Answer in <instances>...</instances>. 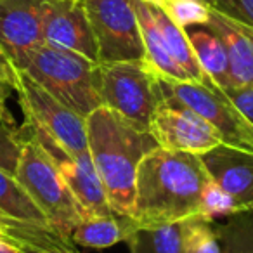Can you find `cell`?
Masks as SVG:
<instances>
[{
    "label": "cell",
    "instance_id": "1",
    "mask_svg": "<svg viewBox=\"0 0 253 253\" xmlns=\"http://www.w3.org/2000/svg\"><path fill=\"white\" fill-rule=\"evenodd\" d=\"M208 184L210 177L198 155L153 149L137 169L134 218L139 225H160L203 215Z\"/></svg>",
    "mask_w": 253,
    "mask_h": 253
},
{
    "label": "cell",
    "instance_id": "2",
    "mask_svg": "<svg viewBox=\"0 0 253 253\" xmlns=\"http://www.w3.org/2000/svg\"><path fill=\"white\" fill-rule=\"evenodd\" d=\"M88 153L104 187L113 211L134 217L135 177L139 163L160 148L151 132H142L108 108L94 109L87 116Z\"/></svg>",
    "mask_w": 253,
    "mask_h": 253
},
{
    "label": "cell",
    "instance_id": "3",
    "mask_svg": "<svg viewBox=\"0 0 253 253\" xmlns=\"http://www.w3.org/2000/svg\"><path fill=\"white\" fill-rule=\"evenodd\" d=\"M21 71L84 118L102 106L99 63L77 52L42 43L30 52Z\"/></svg>",
    "mask_w": 253,
    "mask_h": 253
},
{
    "label": "cell",
    "instance_id": "4",
    "mask_svg": "<svg viewBox=\"0 0 253 253\" xmlns=\"http://www.w3.org/2000/svg\"><path fill=\"white\" fill-rule=\"evenodd\" d=\"M21 155L14 177L28 193L33 203L45 215L47 222L56 231L70 238L73 227L82 220V210L66 186L63 175L49 153L42 148L30 126L23 123Z\"/></svg>",
    "mask_w": 253,
    "mask_h": 253
},
{
    "label": "cell",
    "instance_id": "5",
    "mask_svg": "<svg viewBox=\"0 0 253 253\" xmlns=\"http://www.w3.org/2000/svg\"><path fill=\"white\" fill-rule=\"evenodd\" d=\"M102 106L128 125L149 132L156 108L163 101L158 73L146 61L99 63Z\"/></svg>",
    "mask_w": 253,
    "mask_h": 253
},
{
    "label": "cell",
    "instance_id": "6",
    "mask_svg": "<svg viewBox=\"0 0 253 253\" xmlns=\"http://www.w3.org/2000/svg\"><path fill=\"white\" fill-rule=\"evenodd\" d=\"M163 97L173 99L203 116L222 139V144L253 153V125L229 101L225 92L205 77L203 82L160 77Z\"/></svg>",
    "mask_w": 253,
    "mask_h": 253
},
{
    "label": "cell",
    "instance_id": "7",
    "mask_svg": "<svg viewBox=\"0 0 253 253\" xmlns=\"http://www.w3.org/2000/svg\"><path fill=\"white\" fill-rule=\"evenodd\" d=\"M25 123L54 141L68 155L88 151L87 120L56 99L42 85L30 78L25 71H18L14 85Z\"/></svg>",
    "mask_w": 253,
    "mask_h": 253
},
{
    "label": "cell",
    "instance_id": "8",
    "mask_svg": "<svg viewBox=\"0 0 253 253\" xmlns=\"http://www.w3.org/2000/svg\"><path fill=\"white\" fill-rule=\"evenodd\" d=\"M99 63L144 61V45L132 0H84Z\"/></svg>",
    "mask_w": 253,
    "mask_h": 253
},
{
    "label": "cell",
    "instance_id": "9",
    "mask_svg": "<svg viewBox=\"0 0 253 253\" xmlns=\"http://www.w3.org/2000/svg\"><path fill=\"white\" fill-rule=\"evenodd\" d=\"M149 132L160 148L193 153L198 156L222 144L218 132L203 116L167 97L156 108Z\"/></svg>",
    "mask_w": 253,
    "mask_h": 253
},
{
    "label": "cell",
    "instance_id": "10",
    "mask_svg": "<svg viewBox=\"0 0 253 253\" xmlns=\"http://www.w3.org/2000/svg\"><path fill=\"white\" fill-rule=\"evenodd\" d=\"M28 125V123H25ZM30 126V125H28ZM42 148L49 153L52 162L56 163L57 170L63 175L66 186L70 187L71 194L77 200L78 207L82 210L84 217L88 215H108L113 213L111 207L106 198L104 187L99 179V173L92 162V156L88 151L80 153V155H68L64 149H61L54 141L45 137L43 134L37 132L30 126Z\"/></svg>",
    "mask_w": 253,
    "mask_h": 253
},
{
    "label": "cell",
    "instance_id": "11",
    "mask_svg": "<svg viewBox=\"0 0 253 253\" xmlns=\"http://www.w3.org/2000/svg\"><path fill=\"white\" fill-rule=\"evenodd\" d=\"M43 43L71 50L99 63L84 0H45L42 11Z\"/></svg>",
    "mask_w": 253,
    "mask_h": 253
},
{
    "label": "cell",
    "instance_id": "12",
    "mask_svg": "<svg viewBox=\"0 0 253 253\" xmlns=\"http://www.w3.org/2000/svg\"><path fill=\"white\" fill-rule=\"evenodd\" d=\"M43 4L45 0H0V43L18 70L43 43Z\"/></svg>",
    "mask_w": 253,
    "mask_h": 253
},
{
    "label": "cell",
    "instance_id": "13",
    "mask_svg": "<svg viewBox=\"0 0 253 253\" xmlns=\"http://www.w3.org/2000/svg\"><path fill=\"white\" fill-rule=\"evenodd\" d=\"M208 177L239 210H253V153L218 144L200 155Z\"/></svg>",
    "mask_w": 253,
    "mask_h": 253
},
{
    "label": "cell",
    "instance_id": "14",
    "mask_svg": "<svg viewBox=\"0 0 253 253\" xmlns=\"http://www.w3.org/2000/svg\"><path fill=\"white\" fill-rule=\"evenodd\" d=\"M224 43L229 59L231 88L253 87V26L211 9L207 25Z\"/></svg>",
    "mask_w": 253,
    "mask_h": 253
},
{
    "label": "cell",
    "instance_id": "15",
    "mask_svg": "<svg viewBox=\"0 0 253 253\" xmlns=\"http://www.w3.org/2000/svg\"><path fill=\"white\" fill-rule=\"evenodd\" d=\"M139 227V222L130 215L108 213V215H88L71 231L70 238L77 246L85 248H111L118 243H126L130 234Z\"/></svg>",
    "mask_w": 253,
    "mask_h": 253
},
{
    "label": "cell",
    "instance_id": "16",
    "mask_svg": "<svg viewBox=\"0 0 253 253\" xmlns=\"http://www.w3.org/2000/svg\"><path fill=\"white\" fill-rule=\"evenodd\" d=\"M137 16L139 32H141L142 45H144V61L160 75V77L172 78V80L184 82L187 80L184 71L177 66V63L172 59L170 52L167 50V45L163 42V37L160 33L156 21L151 14V7L146 0H132Z\"/></svg>",
    "mask_w": 253,
    "mask_h": 253
},
{
    "label": "cell",
    "instance_id": "17",
    "mask_svg": "<svg viewBox=\"0 0 253 253\" xmlns=\"http://www.w3.org/2000/svg\"><path fill=\"white\" fill-rule=\"evenodd\" d=\"M21 253H82L71 238L61 234L50 224L12 220L4 234Z\"/></svg>",
    "mask_w": 253,
    "mask_h": 253
},
{
    "label": "cell",
    "instance_id": "18",
    "mask_svg": "<svg viewBox=\"0 0 253 253\" xmlns=\"http://www.w3.org/2000/svg\"><path fill=\"white\" fill-rule=\"evenodd\" d=\"M191 47L196 56L198 64L203 70L205 77L213 82L218 88L227 90L231 88V77H229V59L224 43L220 42L213 32L205 28L187 32Z\"/></svg>",
    "mask_w": 253,
    "mask_h": 253
},
{
    "label": "cell",
    "instance_id": "19",
    "mask_svg": "<svg viewBox=\"0 0 253 253\" xmlns=\"http://www.w3.org/2000/svg\"><path fill=\"white\" fill-rule=\"evenodd\" d=\"M146 2H148V0H146ZM149 7H151V14L156 21V26H158L160 33H162V37H163L167 50L170 52L172 59L177 63V66L184 71V75H186V78L189 82H203L205 73L200 64H198L196 56H194V52H193L189 37H187V30L180 28V26L177 25L172 18H169L167 12L162 11L158 5L149 4Z\"/></svg>",
    "mask_w": 253,
    "mask_h": 253
},
{
    "label": "cell",
    "instance_id": "20",
    "mask_svg": "<svg viewBox=\"0 0 253 253\" xmlns=\"http://www.w3.org/2000/svg\"><path fill=\"white\" fill-rule=\"evenodd\" d=\"M126 245L130 253H184L182 222L139 225Z\"/></svg>",
    "mask_w": 253,
    "mask_h": 253
},
{
    "label": "cell",
    "instance_id": "21",
    "mask_svg": "<svg viewBox=\"0 0 253 253\" xmlns=\"http://www.w3.org/2000/svg\"><path fill=\"white\" fill-rule=\"evenodd\" d=\"M0 211L11 218L35 224H49L45 215L33 203L14 175L0 169Z\"/></svg>",
    "mask_w": 253,
    "mask_h": 253
},
{
    "label": "cell",
    "instance_id": "22",
    "mask_svg": "<svg viewBox=\"0 0 253 253\" xmlns=\"http://www.w3.org/2000/svg\"><path fill=\"white\" fill-rule=\"evenodd\" d=\"M222 253H253V210H239L215 224Z\"/></svg>",
    "mask_w": 253,
    "mask_h": 253
},
{
    "label": "cell",
    "instance_id": "23",
    "mask_svg": "<svg viewBox=\"0 0 253 253\" xmlns=\"http://www.w3.org/2000/svg\"><path fill=\"white\" fill-rule=\"evenodd\" d=\"M184 253H222L215 222L203 215L182 220Z\"/></svg>",
    "mask_w": 253,
    "mask_h": 253
},
{
    "label": "cell",
    "instance_id": "24",
    "mask_svg": "<svg viewBox=\"0 0 253 253\" xmlns=\"http://www.w3.org/2000/svg\"><path fill=\"white\" fill-rule=\"evenodd\" d=\"M148 2L158 5L184 30L189 26H205L211 11L210 5L203 0H148Z\"/></svg>",
    "mask_w": 253,
    "mask_h": 253
},
{
    "label": "cell",
    "instance_id": "25",
    "mask_svg": "<svg viewBox=\"0 0 253 253\" xmlns=\"http://www.w3.org/2000/svg\"><path fill=\"white\" fill-rule=\"evenodd\" d=\"M21 130L0 123V169L14 175L21 155Z\"/></svg>",
    "mask_w": 253,
    "mask_h": 253
},
{
    "label": "cell",
    "instance_id": "26",
    "mask_svg": "<svg viewBox=\"0 0 253 253\" xmlns=\"http://www.w3.org/2000/svg\"><path fill=\"white\" fill-rule=\"evenodd\" d=\"M211 9L231 19L253 26V0H213Z\"/></svg>",
    "mask_w": 253,
    "mask_h": 253
},
{
    "label": "cell",
    "instance_id": "27",
    "mask_svg": "<svg viewBox=\"0 0 253 253\" xmlns=\"http://www.w3.org/2000/svg\"><path fill=\"white\" fill-rule=\"evenodd\" d=\"M229 101L239 109L243 116L253 125V87H238L224 90Z\"/></svg>",
    "mask_w": 253,
    "mask_h": 253
},
{
    "label": "cell",
    "instance_id": "28",
    "mask_svg": "<svg viewBox=\"0 0 253 253\" xmlns=\"http://www.w3.org/2000/svg\"><path fill=\"white\" fill-rule=\"evenodd\" d=\"M14 88L9 84L0 80V123H4L7 126H12V128H18L16 125V118L12 115L11 108H9V99H11Z\"/></svg>",
    "mask_w": 253,
    "mask_h": 253
},
{
    "label": "cell",
    "instance_id": "29",
    "mask_svg": "<svg viewBox=\"0 0 253 253\" xmlns=\"http://www.w3.org/2000/svg\"><path fill=\"white\" fill-rule=\"evenodd\" d=\"M18 68L12 63V59L9 57V54L5 52V49L0 43V80L9 84L12 88L16 85V80H18Z\"/></svg>",
    "mask_w": 253,
    "mask_h": 253
},
{
    "label": "cell",
    "instance_id": "30",
    "mask_svg": "<svg viewBox=\"0 0 253 253\" xmlns=\"http://www.w3.org/2000/svg\"><path fill=\"white\" fill-rule=\"evenodd\" d=\"M0 253H21V252H19V248L14 243H11L9 239H5L4 236L0 234Z\"/></svg>",
    "mask_w": 253,
    "mask_h": 253
},
{
    "label": "cell",
    "instance_id": "31",
    "mask_svg": "<svg viewBox=\"0 0 253 253\" xmlns=\"http://www.w3.org/2000/svg\"><path fill=\"white\" fill-rule=\"evenodd\" d=\"M12 220H16V218H11L9 215H5L4 211H0V234L4 236L5 231H7V227L12 224Z\"/></svg>",
    "mask_w": 253,
    "mask_h": 253
},
{
    "label": "cell",
    "instance_id": "32",
    "mask_svg": "<svg viewBox=\"0 0 253 253\" xmlns=\"http://www.w3.org/2000/svg\"><path fill=\"white\" fill-rule=\"evenodd\" d=\"M203 2H207V4L210 5V7H211V4H213V0H203Z\"/></svg>",
    "mask_w": 253,
    "mask_h": 253
}]
</instances>
